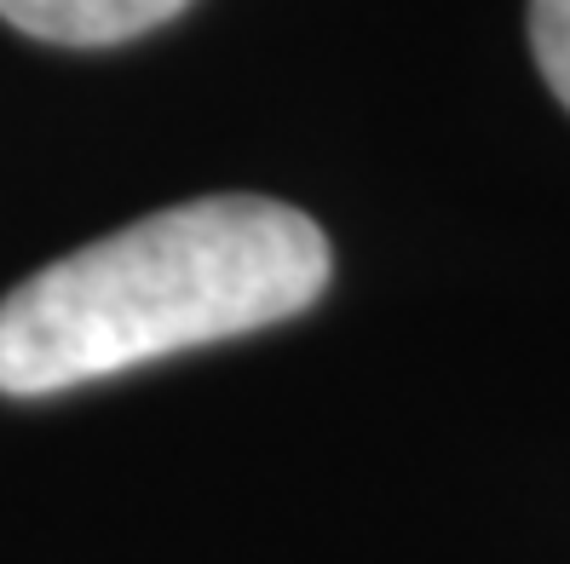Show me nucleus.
Returning a JSON list of instances; mask_svg holds the SVG:
<instances>
[{
	"label": "nucleus",
	"mask_w": 570,
	"mask_h": 564,
	"mask_svg": "<svg viewBox=\"0 0 570 564\" xmlns=\"http://www.w3.org/2000/svg\"><path fill=\"white\" fill-rule=\"evenodd\" d=\"M328 283L323 230L272 196H203L41 265L0 300V392L52 397L254 335Z\"/></svg>",
	"instance_id": "nucleus-1"
},
{
	"label": "nucleus",
	"mask_w": 570,
	"mask_h": 564,
	"mask_svg": "<svg viewBox=\"0 0 570 564\" xmlns=\"http://www.w3.org/2000/svg\"><path fill=\"white\" fill-rule=\"evenodd\" d=\"M190 0H0V18L58 47H116L179 18Z\"/></svg>",
	"instance_id": "nucleus-2"
},
{
	"label": "nucleus",
	"mask_w": 570,
	"mask_h": 564,
	"mask_svg": "<svg viewBox=\"0 0 570 564\" xmlns=\"http://www.w3.org/2000/svg\"><path fill=\"white\" fill-rule=\"evenodd\" d=\"M530 47L553 98L570 110V0H530Z\"/></svg>",
	"instance_id": "nucleus-3"
}]
</instances>
